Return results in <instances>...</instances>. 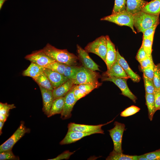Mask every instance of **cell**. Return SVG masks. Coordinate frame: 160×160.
I'll return each instance as SVG.
<instances>
[{
  "label": "cell",
  "instance_id": "6da1fadb",
  "mask_svg": "<svg viewBox=\"0 0 160 160\" xmlns=\"http://www.w3.org/2000/svg\"><path fill=\"white\" fill-rule=\"evenodd\" d=\"M45 52L56 61L69 65H75L78 57L74 54L69 52L66 49H57L48 43L43 49Z\"/></svg>",
  "mask_w": 160,
  "mask_h": 160
},
{
  "label": "cell",
  "instance_id": "7a4b0ae2",
  "mask_svg": "<svg viewBox=\"0 0 160 160\" xmlns=\"http://www.w3.org/2000/svg\"><path fill=\"white\" fill-rule=\"evenodd\" d=\"M134 25L138 32L143 33L147 29L159 23V16L150 14L142 11L133 15Z\"/></svg>",
  "mask_w": 160,
  "mask_h": 160
},
{
  "label": "cell",
  "instance_id": "3957f363",
  "mask_svg": "<svg viewBox=\"0 0 160 160\" xmlns=\"http://www.w3.org/2000/svg\"><path fill=\"white\" fill-rule=\"evenodd\" d=\"M100 20L111 22L120 26H129L134 33H136L134 28V16L126 9L112 14L102 18Z\"/></svg>",
  "mask_w": 160,
  "mask_h": 160
},
{
  "label": "cell",
  "instance_id": "277c9868",
  "mask_svg": "<svg viewBox=\"0 0 160 160\" xmlns=\"http://www.w3.org/2000/svg\"><path fill=\"white\" fill-rule=\"evenodd\" d=\"M99 77V74L95 71L86 68L83 66L79 67L74 84L75 85L89 84L97 88L101 85V83L98 81Z\"/></svg>",
  "mask_w": 160,
  "mask_h": 160
},
{
  "label": "cell",
  "instance_id": "5b68a950",
  "mask_svg": "<svg viewBox=\"0 0 160 160\" xmlns=\"http://www.w3.org/2000/svg\"><path fill=\"white\" fill-rule=\"evenodd\" d=\"M107 40L105 36H101L88 43L84 48L88 53H94L105 62L107 51Z\"/></svg>",
  "mask_w": 160,
  "mask_h": 160
},
{
  "label": "cell",
  "instance_id": "8992f818",
  "mask_svg": "<svg viewBox=\"0 0 160 160\" xmlns=\"http://www.w3.org/2000/svg\"><path fill=\"white\" fill-rule=\"evenodd\" d=\"M30 129L27 128L23 121H21L19 127L13 134L5 142L0 146V153L9 150H12L15 144L25 134L29 133Z\"/></svg>",
  "mask_w": 160,
  "mask_h": 160
},
{
  "label": "cell",
  "instance_id": "52a82bcc",
  "mask_svg": "<svg viewBox=\"0 0 160 160\" xmlns=\"http://www.w3.org/2000/svg\"><path fill=\"white\" fill-rule=\"evenodd\" d=\"M114 127L108 130L113 143V150L119 153H123L122 141L124 132L126 130L124 124L115 121Z\"/></svg>",
  "mask_w": 160,
  "mask_h": 160
},
{
  "label": "cell",
  "instance_id": "ba28073f",
  "mask_svg": "<svg viewBox=\"0 0 160 160\" xmlns=\"http://www.w3.org/2000/svg\"><path fill=\"white\" fill-rule=\"evenodd\" d=\"M25 58L39 65L45 67L55 61L44 51L43 49L33 52L27 55Z\"/></svg>",
  "mask_w": 160,
  "mask_h": 160
},
{
  "label": "cell",
  "instance_id": "9c48e42d",
  "mask_svg": "<svg viewBox=\"0 0 160 160\" xmlns=\"http://www.w3.org/2000/svg\"><path fill=\"white\" fill-rule=\"evenodd\" d=\"M75 85L65 96L64 105L61 114V118L65 119L70 118L71 116V112L73 107L78 101L74 95V90Z\"/></svg>",
  "mask_w": 160,
  "mask_h": 160
},
{
  "label": "cell",
  "instance_id": "30bf717a",
  "mask_svg": "<svg viewBox=\"0 0 160 160\" xmlns=\"http://www.w3.org/2000/svg\"><path fill=\"white\" fill-rule=\"evenodd\" d=\"M104 134V131L100 129L89 132H83L68 131L64 138L60 142L61 145H66L74 143L82 138L95 134Z\"/></svg>",
  "mask_w": 160,
  "mask_h": 160
},
{
  "label": "cell",
  "instance_id": "8fae6325",
  "mask_svg": "<svg viewBox=\"0 0 160 160\" xmlns=\"http://www.w3.org/2000/svg\"><path fill=\"white\" fill-rule=\"evenodd\" d=\"M126 79L118 78L114 77L103 78V81H109L115 84L121 90V94L129 98L134 103H135L137 98L131 92L127 84Z\"/></svg>",
  "mask_w": 160,
  "mask_h": 160
},
{
  "label": "cell",
  "instance_id": "7c38bea8",
  "mask_svg": "<svg viewBox=\"0 0 160 160\" xmlns=\"http://www.w3.org/2000/svg\"><path fill=\"white\" fill-rule=\"evenodd\" d=\"M78 57L83 67L93 71H100L99 66L91 58L88 53L78 44L76 46Z\"/></svg>",
  "mask_w": 160,
  "mask_h": 160
},
{
  "label": "cell",
  "instance_id": "4fadbf2b",
  "mask_svg": "<svg viewBox=\"0 0 160 160\" xmlns=\"http://www.w3.org/2000/svg\"><path fill=\"white\" fill-rule=\"evenodd\" d=\"M44 71L47 76L53 89L59 87L69 80L63 74L49 69L44 68Z\"/></svg>",
  "mask_w": 160,
  "mask_h": 160
},
{
  "label": "cell",
  "instance_id": "5bb4252c",
  "mask_svg": "<svg viewBox=\"0 0 160 160\" xmlns=\"http://www.w3.org/2000/svg\"><path fill=\"white\" fill-rule=\"evenodd\" d=\"M114 119L106 123L97 125L79 124L71 122L68 124V131L83 132H91L101 129L102 126L112 122Z\"/></svg>",
  "mask_w": 160,
  "mask_h": 160
},
{
  "label": "cell",
  "instance_id": "9a60e30c",
  "mask_svg": "<svg viewBox=\"0 0 160 160\" xmlns=\"http://www.w3.org/2000/svg\"><path fill=\"white\" fill-rule=\"evenodd\" d=\"M107 51L106 55L105 63L107 69L110 68L117 61V50L115 46L111 41L109 36L107 35Z\"/></svg>",
  "mask_w": 160,
  "mask_h": 160
},
{
  "label": "cell",
  "instance_id": "2e32d148",
  "mask_svg": "<svg viewBox=\"0 0 160 160\" xmlns=\"http://www.w3.org/2000/svg\"><path fill=\"white\" fill-rule=\"evenodd\" d=\"M43 100L42 111L48 117L54 100L52 90L39 86Z\"/></svg>",
  "mask_w": 160,
  "mask_h": 160
},
{
  "label": "cell",
  "instance_id": "e0dca14e",
  "mask_svg": "<svg viewBox=\"0 0 160 160\" xmlns=\"http://www.w3.org/2000/svg\"><path fill=\"white\" fill-rule=\"evenodd\" d=\"M103 76L105 77H114L127 79L129 78L117 61L110 68L104 73Z\"/></svg>",
  "mask_w": 160,
  "mask_h": 160
},
{
  "label": "cell",
  "instance_id": "ac0fdd59",
  "mask_svg": "<svg viewBox=\"0 0 160 160\" xmlns=\"http://www.w3.org/2000/svg\"><path fill=\"white\" fill-rule=\"evenodd\" d=\"M117 61L134 82H138L140 81L141 79L140 76L131 69L126 61L120 55L118 49H117Z\"/></svg>",
  "mask_w": 160,
  "mask_h": 160
},
{
  "label": "cell",
  "instance_id": "d6986e66",
  "mask_svg": "<svg viewBox=\"0 0 160 160\" xmlns=\"http://www.w3.org/2000/svg\"><path fill=\"white\" fill-rule=\"evenodd\" d=\"M148 2L144 0H127L126 9L134 15L142 11Z\"/></svg>",
  "mask_w": 160,
  "mask_h": 160
},
{
  "label": "cell",
  "instance_id": "ffe728a7",
  "mask_svg": "<svg viewBox=\"0 0 160 160\" xmlns=\"http://www.w3.org/2000/svg\"><path fill=\"white\" fill-rule=\"evenodd\" d=\"M74 80L69 79L59 87L53 89L52 93L54 99L65 97L75 85Z\"/></svg>",
  "mask_w": 160,
  "mask_h": 160
},
{
  "label": "cell",
  "instance_id": "44dd1931",
  "mask_svg": "<svg viewBox=\"0 0 160 160\" xmlns=\"http://www.w3.org/2000/svg\"><path fill=\"white\" fill-rule=\"evenodd\" d=\"M44 68L43 66L31 62L27 68L23 71L22 75L24 76L30 77L33 79L43 72Z\"/></svg>",
  "mask_w": 160,
  "mask_h": 160
},
{
  "label": "cell",
  "instance_id": "7402d4cb",
  "mask_svg": "<svg viewBox=\"0 0 160 160\" xmlns=\"http://www.w3.org/2000/svg\"><path fill=\"white\" fill-rule=\"evenodd\" d=\"M142 11L150 14L159 16L160 14V0H152L148 2Z\"/></svg>",
  "mask_w": 160,
  "mask_h": 160
},
{
  "label": "cell",
  "instance_id": "603a6c76",
  "mask_svg": "<svg viewBox=\"0 0 160 160\" xmlns=\"http://www.w3.org/2000/svg\"><path fill=\"white\" fill-rule=\"evenodd\" d=\"M64 101L65 97L54 99L48 117H50L55 114H61L63 109Z\"/></svg>",
  "mask_w": 160,
  "mask_h": 160
},
{
  "label": "cell",
  "instance_id": "cb8c5ba5",
  "mask_svg": "<svg viewBox=\"0 0 160 160\" xmlns=\"http://www.w3.org/2000/svg\"><path fill=\"white\" fill-rule=\"evenodd\" d=\"M145 98L148 111V118L151 121L154 114L156 112L153 94L145 93Z\"/></svg>",
  "mask_w": 160,
  "mask_h": 160
},
{
  "label": "cell",
  "instance_id": "d4e9b609",
  "mask_svg": "<svg viewBox=\"0 0 160 160\" xmlns=\"http://www.w3.org/2000/svg\"><path fill=\"white\" fill-rule=\"evenodd\" d=\"M33 79L39 86L52 91L53 89L49 79L44 71Z\"/></svg>",
  "mask_w": 160,
  "mask_h": 160
},
{
  "label": "cell",
  "instance_id": "484cf974",
  "mask_svg": "<svg viewBox=\"0 0 160 160\" xmlns=\"http://www.w3.org/2000/svg\"><path fill=\"white\" fill-rule=\"evenodd\" d=\"M137 155H130L118 152L114 150L111 152L106 159V160H137Z\"/></svg>",
  "mask_w": 160,
  "mask_h": 160
},
{
  "label": "cell",
  "instance_id": "4316f807",
  "mask_svg": "<svg viewBox=\"0 0 160 160\" xmlns=\"http://www.w3.org/2000/svg\"><path fill=\"white\" fill-rule=\"evenodd\" d=\"M68 65L57 61H55L45 67L56 72L63 75L65 69Z\"/></svg>",
  "mask_w": 160,
  "mask_h": 160
},
{
  "label": "cell",
  "instance_id": "83f0119b",
  "mask_svg": "<svg viewBox=\"0 0 160 160\" xmlns=\"http://www.w3.org/2000/svg\"><path fill=\"white\" fill-rule=\"evenodd\" d=\"M79 67L75 65H68L65 69L63 75L69 79L75 80Z\"/></svg>",
  "mask_w": 160,
  "mask_h": 160
},
{
  "label": "cell",
  "instance_id": "f1b7e54d",
  "mask_svg": "<svg viewBox=\"0 0 160 160\" xmlns=\"http://www.w3.org/2000/svg\"><path fill=\"white\" fill-rule=\"evenodd\" d=\"M154 35V34L148 38L143 39L142 45L149 56L152 55V45Z\"/></svg>",
  "mask_w": 160,
  "mask_h": 160
},
{
  "label": "cell",
  "instance_id": "f546056e",
  "mask_svg": "<svg viewBox=\"0 0 160 160\" xmlns=\"http://www.w3.org/2000/svg\"><path fill=\"white\" fill-rule=\"evenodd\" d=\"M143 77L145 93L153 94L155 88L153 80L148 78L144 74Z\"/></svg>",
  "mask_w": 160,
  "mask_h": 160
},
{
  "label": "cell",
  "instance_id": "4dcf8cb0",
  "mask_svg": "<svg viewBox=\"0 0 160 160\" xmlns=\"http://www.w3.org/2000/svg\"><path fill=\"white\" fill-rule=\"evenodd\" d=\"M153 80L155 88H160V63L155 65Z\"/></svg>",
  "mask_w": 160,
  "mask_h": 160
},
{
  "label": "cell",
  "instance_id": "1f68e13d",
  "mask_svg": "<svg viewBox=\"0 0 160 160\" xmlns=\"http://www.w3.org/2000/svg\"><path fill=\"white\" fill-rule=\"evenodd\" d=\"M140 110V108L139 107L135 105H132L122 111L120 114V116L123 117L130 116L136 113Z\"/></svg>",
  "mask_w": 160,
  "mask_h": 160
},
{
  "label": "cell",
  "instance_id": "d6a6232c",
  "mask_svg": "<svg viewBox=\"0 0 160 160\" xmlns=\"http://www.w3.org/2000/svg\"><path fill=\"white\" fill-rule=\"evenodd\" d=\"M19 157L15 156L12 151V150L5 151L0 153V160H18Z\"/></svg>",
  "mask_w": 160,
  "mask_h": 160
},
{
  "label": "cell",
  "instance_id": "836d02e7",
  "mask_svg": "<svg viewBox=\"0 0 160 160\" xmlns=\"http://www.w3.org/2000/svg\"><path fill=\"white\" fill-rule=\"evenodd\" d=\"M126 1L127 0H115L112 14L126 9Z\"/></svg>",
  "mask_w": 160,
  "mask_h": 160
},
{
  "label": "cell",
  "instance_id": "e575fe53",
  "mask_svg": "<svg viewBox=\"0 0 160 160\" xmlns=\"http://www.w3.org/2000/svg\"><path fill=\"white\" fill-rule=\"evenodd\" d=\"M16 107L14 104H9L7 103H0V114L4 115L7 117L10 109L15 108Z\"/></svg>",
  "mask_w": 160,
  "mask_h": 160
},
{
  "label": "cell",
  "instance_id": "d590c367",
  "mask_svg": "<svg viewBox=\"0 0 160 160\" xmlns=\"http://www.w3.org/2000/svg\"><path fill=\"white\" fill-rule=\"evenodd\" d=\"M76 87L81 90L86 95L89 94L96 87L94 85L89 84H82L75 85Z\"/></svg>",
  "mask_w": 160,
  "mask_h": 160
},
{
  "label": "cell",
  "instance_id": "8d00e7d4",
  "mask_svg": "<svg viewBox=\"0 0 160 160\" xmlns=\"http://www.w3.org/2000/svg\"><path fill=\"white\" fill-rule=\"evenodd\" d=\"M155 65L154 63L147 68H141V71L143 73V74L148 78L152 80L154 75Z\"/></svg>",
  "mask_w": 160,
  "mask_h": 160
},
{
  "label": "cell",
  "instance_id": "74e56055",
  "mask_svg": "<svg viewBox=\"0 0 160 160\" xmlns=\"http://www.w3.org/2000/svg\"><path fill=\"white\" fill-rule=\"evenodd\" d=\"M144 155L148 160H160V149Z\"/></svg>",
  "mask_w": 160,
  "mask_h": 160
},
{
  "label": "cell",
  "instance_id": "f35d334b",
  "mask_svg": "<svg viewBox=\"0 0 160 160\" xmlns=\"http://www.w3.org/2000/svg\"><path fill=\"white\" fill-rule=\"evenodd\" d=\"M149 56H150L147 54L141 45L136 56L137 60L139 62L147 58Z\"/></svg>",
  "mask_w": 160,
  "mask_h": 160
},
{
  "label": "cell",
  "instance_id": "ab89813d",
  "mask_svg": "<svg viewBox=\"0 0 160 160\" xmlns=\"http://www.w3.org/2000/svg\"><path fill=\"white\" fill-rule=\"evenodd\" d=\"M155 105V110L156 111L160 110V92L159 89H155L153 93Z\"/></svg>",
  "mask_w": 160,
  "mask_h": 160
},
{
  "label": "cell",
  "instance_id": "60d3db41",
  "mask_svg": "<svg viewBox=\"0 0 160 160\" xmlns=\"http://www.w3.org/2000/svg\"><path fill=\"white\" fill-rule=\"evenodd\" d=\"M75 151L71 152L69 151H66L53 159H48V160H60L63 159H68Z\"/></svg>",
  "mask_w": 160,
  "mask_h": 160
},
{
  "label": "cell",
  "instance_id": "b9f144b4",
  "mask_svg": "<svg viewBox=\"0 0 160 160\" xmlns=\"http://www.w3.org/2000/svg\"><path fill=\"white\" fill-rule=\"evenodd\" d=\"M141 68H145L154 64L152 55L149 56L145 59L139 62Z\"/></svg>",
  "mask_w": 160,
  "mask_h": 160
},
{
  "label": "cell",
  "instance_id": "7bdbcfd3",
  "mask_svg": "<svg viewBox=\"0 0 160 160\" xmlns=\"http://www.w3.org/2000/svg\"><path fill=\"white\" fill-rule=\"evenodd\" d=\"M158 25H154L145 30L143 33V39L148 38L152 35H154L155 29Z\"/></svg>",
  "mask_w": 160,
  "mask_h": 160
},
{
  "label": "cell",
  "instance_id": "ee69618b",
  "mask_svg": "<svg viewBox=\"0 0 160 160\" xmlns=\"http://www.w3.org/2000/svg\"><path fill=\"white\" fill-rule=\"evenodd\" d=\"M73 93L74 96L77 100L87 95L81 90L77 88L75 85Z\"/></svg>",
  "mask_w": 160,
  "mask_h": 160
},
{
  "label": "cell",
  "instance_id": "f6af8a7d",
  "mask_svg": "<svg viewBox=\"0 0 160 160\" xmlns=\"http://www.w3.org/2000/svg\"><path fill=\"white\" fill-rule=\"evenodd\" d=\"M137 160H148L144 154L140 156H137Z\"/></svg>",
  "mask_w": 160,
  "mask_h": 160
},
{
  "label": "cell",
  "instance_id": "bcb514c9",
  "mask_svg": "<svg viewBox=\"0 0 160 160\" xmlns=\"http://www.w3.org/2000/svg\"><path fill=\"white\" fill-rule=\"evenodd\" d=\"M7 118L8 117L7 116L4 115L0 114V121L5 122L6 121Z\"/></svg>",
  "mask_w": 160,
  "mask_h": 160
},
{
  "label": "cell",
  "instance_id": "7dc6e473",
  "mask_svg": "<svg viewBox=\"0 0 160 160\" xmlns=\"http://www.w3.org/2000/svg\"><path fill=\"white\" fill-rule=\"evenodd\" d=\"M4 121H0V135H1L2 133V127L4 123Z\"/></svg>",
  "mask_w": 160,
  "mask_h": 160
},
{
  "label": "cell",
  "instance_id": "c3c4849f",
  "mask_svg": "<svg viewBox=\"0 0 160 160\" xmlns=\"http://www.w3.org/2000/svg\"><path fill=\"white\" fill-rule=\"evenodd\" d=\"M7 0H0V10H1L4 2Z\"/></svg>",
  "mask_w": 160,
  "mask_h": 160
},
{
  "label": "cell",
  "instance_id": "681fc988",
  "mask_svg": "<svg viewBox=\"0 0 160 160\" xmlns=\"http://www.w3.org/2000/svg\"><path fill=\"white\" fill-rule=\"evenodd\" d=\"M159 90L160 92V88L159 89Z\"/></svg>",
  "mask_w": 160,
  "mask_h": 160
}]
</instances>
